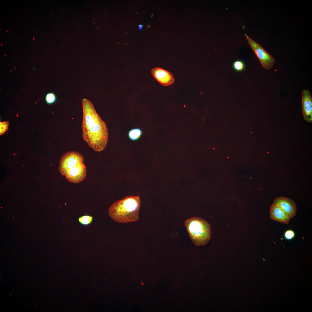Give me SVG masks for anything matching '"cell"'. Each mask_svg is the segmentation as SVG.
I'll use <instances>...</instances> for the list:
<instances>
[{
    "mask_svg": "<svg viewBox=\"0 0 312 312\" xmlns=\"http://www.w3.org/2000/svg\"><path fill=\"white\" fill-rule=\"evenodd\" d=\"M82 102L83 138L90 148L96 151L101 152L106 147L108 141V131L106 124L90 100L84 98Z\"/></svg>",
    "mask_w": 312,
    "mask_h": 312,
    "instance_id": "6da1fadb",
    "label": "cell"
},
{
    "mask_svg": "<svg viewBox=\"0 0 312 312\" xmlns=\"http://www.w3.org/2000/svg\"><path fill=\"white\" fill-rule=\"evenodd\" d=\"M140 200L139 196H129L115 202L108 210L109 216L119 223L135 222L139 219Z\"/></svg>",
    "mask_w": 312,
    "mask_h": 312,
    "instance_id": "7a4b0ae2",
    "label": "cell"
},
{
    "mask_svg": "<svg viewBox=\"0 0 312 312\" xmlns=\"http://www.w3.org/2000/svg\"><path fill=\"white\" fill-rule=\"evenodd\" d=\"M185 224L190 239L195 245L198 246L205 245L211 239V227L206 220L195 216L186 220Z\"/></svg>",
    "mask_w": 312,
    "mask_h": 312,
    "instance_id": "3957f363",
    "label": "cell"
},
{
    "mask_svg": "<svg viewBox=\"0 0 312 312\" xmlns=\"http://www.w3.org/2000/svg\"><path fill=\"white\" fill-rule=\"evenodd\" d=\"M84 162V158L79 152L70 151L64 153L59 161L58 170L60 174L65 176L66 172L78 164Z\"/></svg>",
    "mask_w": 312,
    "mask_h": 312,
    "instance_id": "277c9868",
    "label": "cell"
},
{
    "mask_svg": "<svg viewBox=\"0 0 312 312\" xmlns=\"http://www.w3.org/2000/svg\"><path fill=\"white\" fill-rule=\"evenodd\" d=\"M248 42L255 52L261 63L263 67L266 70H269L274 65L275 59L266 52L258 43L254 41L247 34H245Z\"/></svg>",
    "mask_w": 312,
    "mask_h": 312,
    "instance_id": "5b68a950",
    "label": "cell"
},
{
    "mask_svg": "<svg viewBox=\"0 0 312 312\" xmlns=\"http://www.w3.org/2000/svg\"><path fill=\"white\" fill-rule=\"evenodd\" d=\"M87 170L83 162H80L68 170L65 176L69 182L74 183H79L86 178Z\"/></svg>",
    "mask_w": 312,
    "mask_h": 312,
    "instance_id": "8992f818",
    "label": "cell"
},
{
    "mask_svg": "<svg viewBox=\"0 0 312 312\" xmlns=\"http://www.w3.org/2000/svg\"><path fill=\"white\" fill-rule=\"evenodd\" d=\"M273 203L279 207L287 214L291 218L296 215L297 207L296 204L293 200L283 196L276 198Z\"/></svg>",
    "mask_w": 312,
    "mask_h": 312,
    "instance_id": "52a82bcc",
    "label": "cell"
},
{
    "mask_svg": "<svg viewBox=\"0 0 312 312\" xmlns=\"http://www.w3.org/2000/svg\"><path fill=\"white\" fill-rule=\"evenodd\" d=\"M302 107L304 118L307 122H312V98L308 90L302 91Z\"/></svg>",
    "mask_w": 312,
    "mask_h": 312,
    "instance_id": "ba28073f",
    "label": "cell"
},
{
    "mask_svg": "<svg viewBox=\"0 0 312 312\" xmlns=\"http://www.w3.org/2000/svg\"><path fill=\"white\" fill-rule=\"evenodd\" d=\"M151 73L160 84L164 86H168L174 82L172 74L162 68L155 67L151 70Z\"/></svg>",
    "mask_w": 312,
    "mask_h": 312,
    "instance_id": "9c48e42d",
    "label": "cell"
},
{
    "mask_svg": "<svg viewBox=\"0 0 312 312\" xmlns=\"http://www.w3.org/2000/svg\"><path fill=\"white\" fill-rule=\"evenodd\" d=\"M269 214L270 218L272 220L287 225L291 219L279 207L274 203L270 207Z\"/></svg>",
    "mask_w": 312,
    "mask_h": 312,
    "instance_id": "30bf717a",
    "label": "cell"
},
{
    "mask_svg": "<svg viewBox=\"0 0 312 312\" xmlns=\"http://www.w3.org/2000/svg\"><path fill=\"white\" fill-rule=\"evenodd\" d=\"M142 131L139 128L133 129L129 131L128 133V136L131 140H136L141 136Z\"/></svg>",
    "mask_w": 312,
    "mask_h": 312,
    "instance_id": "8fae6325",
    "label": "cell"
},
{
    "mask_svg": "<svg viewBox=\"0 0 312 312\" xmlns=\"http://www.w3.org/2000/svg\"><path fill=\"white\" fill-rule=\"evenodd\" d=\"M78 219L81 224L86 226L90 224L92 222L93 217L90 215H84L79 217Z\"/></svg>",
    "mask_w": 312,
    "mask_h": 312,
    "instance_id": "7c38bea8",
    "label": "cell"
},
{
    "mask_svg": "<svg viewBox=\"0 0 312 312\" xmlns=\"http://www.w3.org/2000/svg\"><path fill=\"white\" fill-rule=\"evenodd\" d=\"M233 69L236 71L241 72L245 68L244 63L242 60H237L233 62L232 64Z\"/></svg>",
    "mask_w": 312,
    "mask_h": 312,
    "instance_id": "4fadbf2b",
    "label": "cell"
},
{
    "mask_svg": "<svg viewBox=\"0 0 312 312\" xmlns=\"http://www.w3.org/2000/svg\"><path fill=\"white\" fill-rule=\"evenodd\" d=\"M57 99L56 95L53 92L47 93L45 96V101L49 104H52L55 102Z\"/></svg>",
    "mask_w": 312,
    "mask_h": 312,
    "instance_id": "5bb4252c",
    "label": "cell"
},
{
    "mask_svg": "<svg viewBox=\"0 0 312 312\" xmlns=\"http://www.w3.org/2000/svg\"><path fill=\"white\" fill-rule=\"evenodd\" d=\"M9 125V122L7 121L0 122V135L4 134L7 131L8 129Z\"/></svg>",
    "mask_w": 312,
    "mask_h": 312,
    "instance_id": "9a60e30c",
    "label": "cell"
},
{
    "mask_svg": "<svg viewBox=\"0 0 312 312\" xmlns=\"http://www.w3.org/2000/svg\"><path fill=\"white\" fill-rule=\"evenodd\" d=\"M295 236L294 231L291 230H288L286 231L284 234L285 238L288 240L293 239Z\"/></svg>",
    "mask_w": 312,
    "mask_h": 312,
    "instance_id": "2e32d148",
    "label": "cell"
},
{
    "mask_svg": "<svg viewBox=\"0 0 312 312\" xmlns=\"http://www.w3.org/2000/svg\"><path fill=\"white\" fill-rule=\"evenodd\" d=\"M139 27L142 28L143 27V25L141 24H140L139 25Z\"/></svg>",
    "mask_w": 312,
    "mask_h": 312,
    "instance_id": "e0dca14e",
    "label": "cell"
},
{
    "mask_svg": "<svg viewBox=\"0 0 312 312\" xmlns=\"http://www.w3.org/2000/svg\"><path fill=\"white\" fill-rule=\"evenodd\" d=\"M139 30H141V29H142V28H140V27H139Z\"/></svg>",
    "mask_w": 312,
    "mask_h": 312,
    "instance_id": "ac0fdd59",
    "label": "cell"
},
{
    "mask_svg": "<svg viewBox=\"0 0 312 312\" xmlns=\"http://www.w3.org/2000/svg\"><path fill=\"white\" fill-rule=\"evenodd\" d=\"M33 39H34V38H33Z\"/></svg>",
    "mask_w": 312,
    "mask_h": 312,
    "instance_id": "d6986e66",
    "label": "cell"
}]
</instances>
